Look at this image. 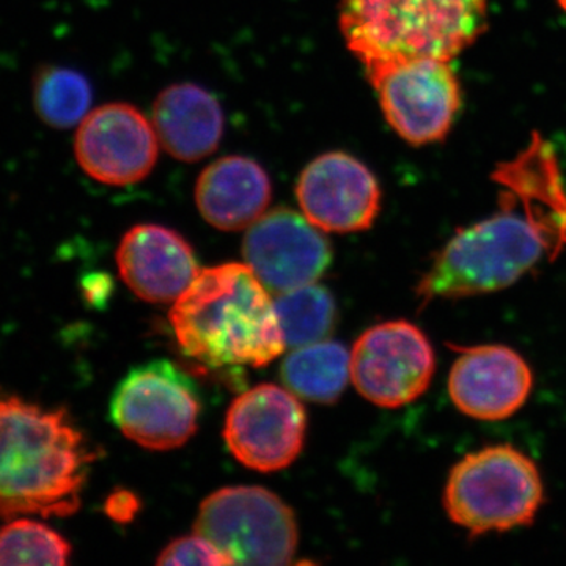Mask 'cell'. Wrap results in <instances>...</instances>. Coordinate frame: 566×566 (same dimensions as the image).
<instances>
[{
	"label": "cell",
	"instance_id": "14",
	"mask_svg": "<svg viewBox=\"0 0 566 566\" xmlns=\"http://www.w3.org/2000/svg\"><path fill=\"white\" fill-rule=\"evenodd\" d=\"M450 400L461 415L483 422L515 416L534 389V371L520 353L505 345L461 348L450 368Z\"/></svg>",
	"mask_w": 566,
	"mask_h": 566
},
{
	"label": "cell",
	"instance_id": "4",
	"mask_svg": "<svg viewBox=\"0 0 566 566\" xmlns=\"http://www.w3.org/2000/svg\"><path fill=\"white\" fill-rule=\"evenodd\" d=\"M338 10L365 71L415 59L452 62L488 25V0H340Z\"/></svg>",
	"mask_w": 566,
	"mask_h": 566
},
{
	"label": "cell",
	"instance_id": "3",
	"mask_svg": "<svg viewBox=\"0 0 566 566\" xmlns=\"http://www.w3.org/2000/svg\"><path fill=\"white\" fill-rule=\"evenodd\" d=\"M169 319L181 352L211 368L264 367L286 346L270 290L248 264L200 271Z\"/></svg>",
	"mask_w": 566,
	"mask_h": 566
},
{
	"label": "cell",
	"instance_id": "10",
	"mask_svg": "<svg viewBox=\"0 0 566 566\" xmlns=\"http://www.w3.org/2000/svg\"><path fill=\"white\" fill-rule=\"evenodd\" d=\"M305 428L307 417L296 395L279 386L260 385L230 406L223 439L245 468L274 472L300 457Z\"/></svg>",
	"mask_w": 566,
	"mask_h": 566
},
{
	"label": "cell",
	"instance_id": "20",
	"mask_svg": "<svg viewBox=\"0 0 566 566\" xmlns=\"http://www.w3.org/2000/svg\"><path fill=\"white\" fill-rule=\"evenodd\" d=\"M274 305L285 345L290 348L324 340L337 322L333 294L315 283L279 294Z\"/></svg>",
	"mask_w": 566,
	"mask_h": 566
},
{
	"label": "cell",
	"instance_id": "18",
	"mask_svg": "<svg viewBox=\"0 0 566 566\" xmlns=\"http://www.w3.org/2000/svg\"><path fill=\"white\" fill-rule=\"evenodd\" d=\"M283 385L312 403L333 405L352 378V354L337 342L300 346L281 368Z\"/></svg>",
	"mask_w": 566,
	"mask_h": 566
},
{
	"label": "cell",
	"instance_id": "12",
	"mask_svg": "<svg viewBox=\"0 0 566 566\" xmlns=\"http://www.w3.org/2000/svg\"><path fill=\"white\" fill-rule=\"evenodd\" d=\"M243 255L263 285L281 294L318 281L329 268L333 249L305 216L279 208L252 223Z\"/></svg>",
	"mask_w": 566,
	"mask_h": 566
},
{
	"label": "cell",
	"instance_id": "1",
	"mask_svg": "<svg viewBox=\"0 0 566 566\" xmlns=\"http://www.w3.org/2000/svg\"><path fill=\"white\" fill-rule=\"evenodd\" d=\"M96 460L65 408L0 389V521L73 516Z\"/></svg>",
	"mask_w": 566,
	"mask_h": 566
},
{
	"label": "cell",
	"instance_id": "21",
	"mask_svg": "<svg viewBox=\"0 0 566 566\" xmlns=\"http://www.w3.org/2000/svg\"><path fill=\"white\" fill-rule=\"evenodd\" d=\"M73 547L54 528L31 520L13 517L0 527V566L66 565Z\"/></svg>",
	"mask_w": 566,
	"mask_h": 566
},
{
	"label": "cell",
	"instance_id": "16",
	"mask_svg": "<svg viewBox=\"0 0 566 566\" xmlns=\"http://www.w3.org/2000/svg\"><path fill=\"white\" fill-rule=\"evenodd\" d=\"M273 188L262 166L244 156H226L208 166L196 185V203L205 221L237 232L262 218Z\"/></svg>",
	"mask_w": 566,
	"mask_h": 566
},
{
	"label": "cell",
	"instance_id": "15",
	"mask_svg": "<svg viewBox=\"0 0 566 566\" xmlns=\"http://www.w3.org/2000/svg\"><path fill=\"white\" fill-rule=\"evenodd\" d=\"M117 264L129 290L153 304L175 303L200 273L188 241L155 223L133 227L123 237Z\"/></svg>",
	"mask_w": 566,
	"mask_h": 566
},
{
	"label": "cell",
	"instance_id": "7",
	"mask_svg": "<svg viewBox=\"0 0 566 566\" xmlns=\"http://www.w3.org/2000/svg\"><path fill=\"white\" fill-rule=\"evenodd\" d=\"M200 397L192 379L169 360H153L126 375L112 397L118 430L145 449L172 450L199 427Z\"/></svg>",
	"mask_w": 566,
	"mask_h": 566
},
{
	"label": "cell",
	"instance_id": "9",
	"mask_svg": "<svg viewBox=\"0 0 566 566\" xmlns=\"http://www.w3.org/2000/svg\"><path fill=\"white\" fill-rule=\"evenodd\" d=\"M434 371L430 338L405 319L376 324L353 346L354 386L379 408L397 409L419 400L433 381Z\"/></svg>",
	"mask_w": 566,
	"mask_h": 566
},
{
	"label": "cell",
	"instance_id": "5",
	"mask_svg": "<svg viewBox=\"0 0 566 566\" xmlns=\"http://www.w3.org/2000/svg\"><path fill=\"white\" fill-rule=\"evenodd\" d=\"M543 504L538 468L509 444L485 447L458 461L442 495L447 516L471 538L532 526Z\"/></svg>",
	"mask_w": 566,
	"mask_h": 566
},
{
	"label": "cell",
	"instance_id": "6",
	"mask_svg": "<svg viewBox=\"0 0 566 566\" xmlns=\"http://www.w3.org/2000/svg\"><path fill=\"white\" fill-rule=\"evenodd\" d=\"M193 532L233 565H289L300 542L293 510L260 486L222 488L208 495Z\"/></svg>",
	"mask_w": 566,
	"mask_h": 566
},
{
	"label": "cell",
	"instance_id": "17",
	"mask_svg": "<svg viewBox=\"0 0 566 566\" xmlns=\"http://www.w3.org/2000/svg\"><path fill=\"white\" fill-rule=\"evenodd\" d=\"M153 126L164 150L182 163L207 158L223 134L221 104L196 84H177L159 93Z\"/></svg>",
	"mask_w": 566,
	"mask_h": 566
},
{
	"label": "cell",
	"instance_id": "2",
	"mask_svg": "<svg viewBox=\"0 0 566 566\" xmlns=\"http://www.w3.org/2000/svg\"><path fill=\"white\" fill-rule=\"evenodd\" d=\"M491 218L458 230L416 285L417 303L457 301L501 292L566 248V222L556 212L501 188Z\"/></svg>",
	"mask_w": 566,
	"mask_h": 566
},
{
	"label": "cell",
	"instance_id": "11",
	"mask_svg": "<svg viewBox=\"0 0 566 566\" xmlns=\"http://www.w3.org/2000/svg\"><path fill=\"white\" fill-rule=\"evenodd\" d=\"M155 126L132 104L111 103L88 112L74 137V156L93 180L128 186L150 175L158 161Z\"/></svg>",
	"mask_w": 566,
	"mask_h": 566
},
{
	"label": "cell",
	"instance_id": "22",
	"mask_svg": "<svg viewBox=\"0 0 566 566\" xmlns=\"http://www.w3.org/2000/svg\"><path fill=\"white\" fill-rule=\"evenodd\" d=\"M158 565H233L210 539L193 532V535L174 539L159 554Z\"/></svg>",
	"mask_w": 566,
	"mask_h": 566
},
{
	"label": "cell",
	"instance_id": "13",
	"mask_svg": "<svg viewBox=\"0 0 566 566\" xmlns=\"http://www.w3.org/2000/svg\"><path fill=\"white\" fill-rule=\"evenodd\" d=\"M305 218L331 233L363 232L381 208V188L371 170L344 151L326 153L308 164L296 186Z\"/></svg>",
	"mask_w": 566,
	"mask_h": 566
},
{
	"label": "cell",
	"instance_id": "19",
	"mask_svg": "<svg viewBox=\"0 0 566 566\" xmlns=\"http://www.w3.org/2000/svg\"><path fill=\"white\" fill-rule=\"evenodd\" d=\"M32 98L41 122L52 128H71L88 114L92 88L87 77L77 71L41 66L33 76Z\"/></svg>",
	"mask_w": 566,
	"mask_h": 566
},
{
	"label": "cell",
	"instance_id": "23",
	"mask_svg": "<svg viewBox=\"0 0 566 566\" xmlns=\"http://www.w3.org/2000/svg\"><path fill=\"white\" fill-rule=\"evenodd\" d=\"M136 509V499L128 493L112 494L106 504L107 515L115 521H126V517L132 516Z\"/></svg>",
	"mask_w": 566,
	"mask_h": 566
},
{
	"label": "cell",
	"instance_id": "8",
	"mask_svg": "<svg viewBox=\"0 0 566 566\" xmlns=\"http://www.w3.org/2000/svg\"><path fill=\"white\" fill-rule=\"evenodd\" d=\"M387 123L415 147L444 140L461 109V85L450 61L415 59L365 71Z\"/></svg>",
	"mask_w": 566,
	"mask_h": 566
}]
</instances>
